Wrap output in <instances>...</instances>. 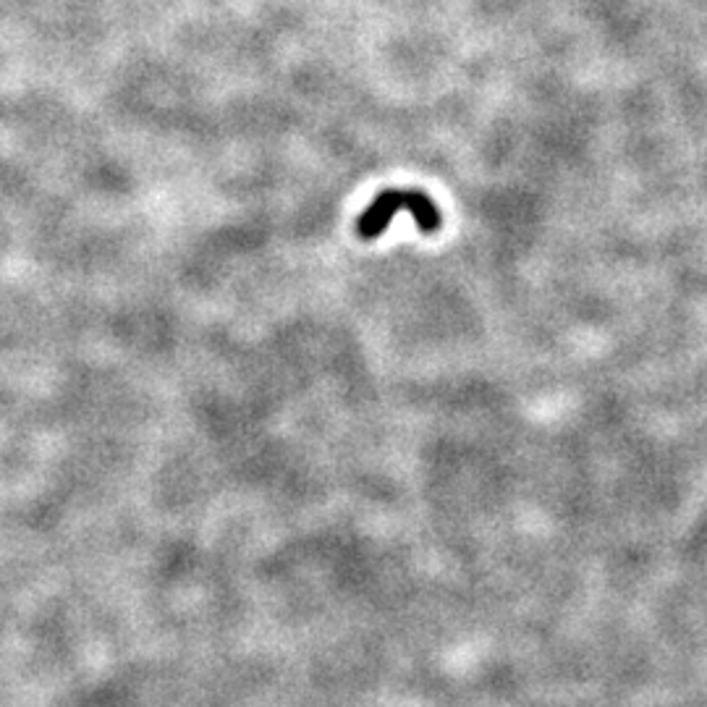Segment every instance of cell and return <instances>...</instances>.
Here are the masks:
<instances>
[{
	"mask_svg": "<svg viewBox=\"0 0 707 707\" xmlns=\"http://www.w3.org/2000/svg\"><path fill=\"white\" fill-rule=\"evenodd\" d=\"M399 213H409L422 233H435L443 226V215L422 189H386L369 202V207L356 220V236L365 241L378 239L391 226Z\"/></svg>",
	"mask_w": 707,
	"mask_h": 707,
	"instance_id": "6da1fadb",
	"label": "cell"
}]
</instances>
